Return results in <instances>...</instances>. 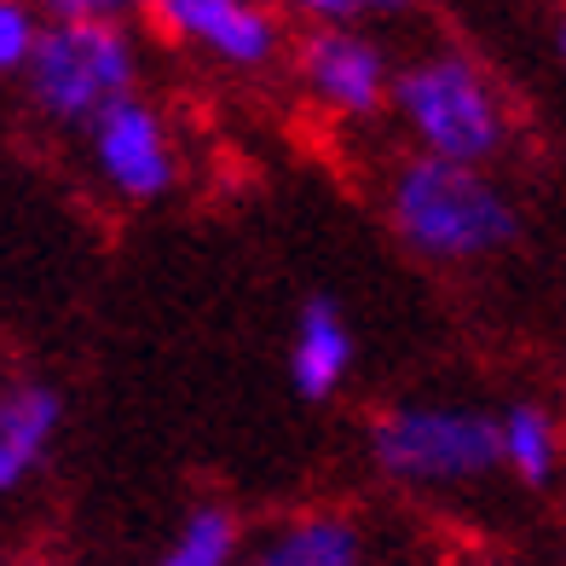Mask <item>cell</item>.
I'll use <instances>...</instances> for the list:
<instances>
[{
	"instance_id": "6da1fadb",
	"label": "cell",
	"mask_w": 566,
	"mask_h": 566,
	"mask_svg": "<svg viewBox=\"0 0 566 566\" xmlns=\"http://www.w3.org/2000/svg\"><path fill=\"white\" fill-rule=\"evenodd\" d=\"M388 226L428 266H480L521 238V209L492 168L405 157L388 174Z\"/></svg>"
},
{
	"instance_id": "7a4b0ae2",
	"label": "cell",
	"mask_w": 566,
	"mask_h": 566,
	"mask_svg": "<svg viewBox=\"0 0 566 566\" xmlns=\"http://www.w3.org/2000/svg\"><path fill=\"white\" fill-rule=\"evenodd\" d=\"M388 111L405 127L410 157L457 168H492L514 139V111L497 75L462 46H428L410 64H399Z\"/></svg>"
},
{
	"instance_id": "3957f363",
	"label": "cell",
	"mask_w": 566,
	"mask_h": 566,
	"mask_svg": "<svg viewBox=\"0 0 566 566\" xmlns=\"http://www.w3.org/2000/svg\"><path fill=\"white\" fill-rule=\"evenodd\" d=\"M23 87L53 127L87 134L93 116L139 93V35L105 7H59L35 35Z\"/></svg>"
},
{
	"instance_id": "277c9868",
	"label": "cell",
	"mask_w": 566,
	"mask_h": 566,
	"mask_svg": "<svg viewBox=\"0 0 566 566\" xmlns=\"http://www.w3.org/2000/svg\"><path fill=\"white\" fill-rule=\"evenodd\" d=\"M365 451L405 492H462L497 469V417L451 399H405L370 417Z\"/></svg>"
},
{
	"instance_id": "5b68a950",
	"label": "cell",
	"mask_w": 566,
	"mask_h": 566,
	"mask_svg": "<svg viewBox=\"0 0 566 566\" xmlns=\"http://www.w3.org/2000/svg\"><path fill=\"white\" fill-rule=\"evenodd\" d=\"M87 168L93 179L122 202H163L179 186V145L163 105H150L145 93L122 98L105 116L87 122Z\"/></svg>"
},
{
	"instance_id": "8992f818",
	"label": "cell",
	"mask_w": 566,
	"mask_h": 566,
	"mask_svg": "<svg viewBox=\"0 0 566 566\" xmlns=\"http://www.w3.org/2000/svg\"><path fill=\"white\" fill-rule=\"evenodd\" d=\"M295 75L306 98L336 122H376L388 111L394 93V59L376 35H365L358 23L336 30V23H313L295 41Z\"/></svg>"
},
{
	"instance_id": "52a82bcc",
	"label": "cell",
	"mask_w": 566,
	"mask_h": 566,
	"mask_svg": "<svg viewBox=\"0 0 566 566\" xmlns=\"http://www.w3.org/2000/svg\"><path fill=\"white\" fill-rule=\"evenodd\" d=\"M150 18L191 53L220 59L226 70H266L283 53V23L254 0H163Z\"/></svg>"
},
{
	"instance_id": "ba28073f",
	"label": "cell",
	"mask_w": 566,
	"mask_h": 566,
	"mask_svg": "<svg viewBox=\"0 0 566 566\" xmlns=\"http://www.w3.org/2000/svg\"><path fill=\"white\" fill-rule=\"evenodd\" d=\"M358 365V336L342 313L336 295H306L295 329H290V353H283V370H290V388L306 405H324L347 388V376Z\"/></svg>"
},
{
	"instance_id": "9c48e42d",
	"label": "cell",
	"mask_w": 566,
	"mask_h": 566,
	"mask_svg": "<svg viewBox=\"0 0 566 566\" xmlns=\"http://www.w3.org/2000/svg\"><path fill=\"white\" fill-rule=\"evenodd\" d=\"M249 566H370V537L347 509H295L254 537Z\"/></svg>"
},
{
	"instance_id": "30bf717a",
	"label": "cell",
	"mask_w": 566,
	"mask_h": 566,
	"mask_svg": "<svg viewBox=\"0 0 566 566\" xmlns=\"http://www.w3.org/2000/svg\"><path fill=\"white\" fill-rule=\"evenodd\" d=\"M64 428V394L53 381H0V497L30 480Z\"/></svg>"
},
{
	"instance_id": "8fae6325",
	"label": "cell",
	"mask_w": 566,
	"mask_h": 566,
	"mask_svg": "<svg viewBox=\"0 0 566 566\" xmlns=\"http://www.w3.org/2000/svg\"><path fill=\"white\" fill-rule=\"evenodd\" d=\"M560 417L537 399H514L509 410H497V469H509L521 485L544 492L560 474Z\"/></svg>"
},
{
	"instance_id": "7c38bea8",
	"label": "cell",
	"mask_w": 566,
	"mask_h": 566,
	"mask_svg": "<svg viewBox=\"0 0 566 566\" xmlns=\"http://www.w3.org/2000/svg\"><path fill=\"white\" fill-rule=\"evenodd\" d=\"M243 555V521L226 503H191L179 514V526L168 537L163 555H150L145 566H238Z\"/></svg>"
},
{
	"instance_id": "4fadbf2b",
	"label": "cell",
	"mask_w": 566,
	"mask_h": 566,
	"mask_svg": "<svg viewBox=\"0 0 566 566\" xmlns=\"http://www.w3.org/2000/svg\"><path fill=\"white\" fill-rule=\"evenodd\" d=\"M41 35V18L23 0H0V75H23Z\"/></svg>"
},
{
	"instance_id": "5bb4252c",
	"label": "cell",
	"mask_w": 566,
	"mask_h": 566,
	"mask_svg": "<svg viewBox=\"0 0 566 566\" xmlns=\"http://www.w3.org/2000/svg\"><path fill=\"white\" fill-rule=\"evenodd\" d=\"M446 566H503V560H492V555H457V560H446Z\"/></svg>"
},
{
	"instance_id": "9a60e30c",
	"label": "cell",
	"mask_w": 566,
	"mask_h": 566,
	"mask_svg": "<svg viewBox=\"0 0 566 566\" xmlns=\"http://www.w3.org/2000/svg\"><path fill=\"white\" fill-rule=\"evenodd\" d=\"M555 53H560V64H566V12H560V23H555Z\"/></svg>"
}]
</instances>
